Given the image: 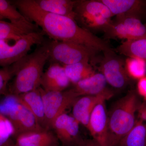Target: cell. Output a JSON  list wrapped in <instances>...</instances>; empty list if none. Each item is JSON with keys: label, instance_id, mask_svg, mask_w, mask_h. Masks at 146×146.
<instances>
[{"label": "cell", "instance_id": "6da1fadb", "mask_svg": "<svg viewBox=\"0 0 146 146\" xmlns=\"http://www.w3.org/2000/svg\"><path fill=\"white\" fill-rule=\"evenodd\" d=\"M13 3L25 17L40 27L53 40L73 42L103 52L113 50L107 42L80 26L75 20L46 12L34 0H18Z\"/></svg>", "mask_w": 146, "mask_h": 146}, {"label": "cell", "instance_id": "7a4b0ae2", "mask_svg": "<svg viewBox=\"0 0 146 146\" xmlns=\"http://www.w3.org/2000/svg\"><path fill=\"white\" fill-rule=\"evenodd\" d=\"M49 58L48 43L44 42L33 52L12 64L15 75L9 94L18 96L40 87L44 67Z\"/></svg>", "mask_w": 146, "mask_h": 146}, {"label": "cell", "instance_id": "3957f363", "mask_svg": "<svg viewBox=\"0 0 146 146\" xmlns=\"http://www.w3.org/2000/svg\"><path fill=\"white\" fill-rule=\"evenodd\" d=\"M141 102L136 91L132 90L115 103L108 114L109 146H118L133 128Z\"/></svg>", "mask_w": 146, "mask_h": 146}, {"label": "cell", "instance_id": "277c9868", "mask_svg": "<svg viewBox=\"0 0 146 146\" xmlns=\"http://www.w3.org/2000/svg\"><path fill=\"white\" fill-rule=\"evenodd\" d=\"M75 21L80 26L91 31V30L105 31L112 21L113 15L100 0H78L74 9Z\"/></svg>", "mask_w": 146, "mask_h": 146}, {"label": "cell", "instance_id": "5b68a950", "mask_svg": "<svg viewBox=\"0 0 146 146\" xmlns=\"http://www.w3.org/2000/svg\"><path fill=\"white\" fill-rule=\"evenodd\" d=\"M0 114L9 121L14 129L15 138L28 131L44 130L34 115L16 99L9 94L0 102Z\"/></svg>", "mask_w": 146, "mask_h": 146}, {"label": "cell", "instance_id": "8992f818", "mask_svg": "<svg viewBox=\"0 0 146 146\" xmlns=\"http://www.w3.org/2000/svg\"><path fill=\"white\" fill-rule=\"evenodd\" d=\"M48 43V61L64 66L88 61L98 51L72 42L52 40Z\"/></svg>", "mask_w": 146, "mask_h": 146}, {"label": "cell", "instance_id": "52a82bcc", "mask_svg": "<svg viewBox=\"0 0 146 146\" xmlns=\"http://www.w3.org/2000/svg\"><path fill=\"white\" fill-rule=\"evenodd\" d=\"M44 103L47 129L51 130L53 123L60 115L80 97L72 89L63 91H47L39 87Z\"/></svg>", "mask_w": 146, "mask_h": 146}, {"label": "cell", "instance_id": "ba28073f", "mask_svg": "<svg viewBox=\"0 0 146 146\" xmlns=\"http://www.w3.org/2000/svg\"><path fill=\"white\" fill-rule=\"evenodd\" d=\"M100 66L101 73L107 83L116 89H121L129 82L125 69V62L115 53V50L103 52Z\"/></svg>", "mask_w": 146, "mask_h": 146}, {"label": "cell", "instance_id": "9c48e42d", "mask_svg": "<svg viewBox=\"0 0 146 146\" xmlns=\"http://www.w3.org/2000/svg\"><path fill=\"white\" fill-rule=\"evenodd\" d=\"M104 32L107 38L126 41L146 39V26L136 17H116Z\"/></svg>", "mask_w": 146, "mask_h": 146}, {"label": "cell", "instance_id": "30bf717a", "mask_svg": "<svg viewBox=\"0 0 146 146\" xmlns=\"http://www.w3.org/2000/svg\"><path fill=\"white\" fill-rule=\"evenodd\" d=\"M43 33L39 31L22 36L0 54V67L10 66L28 54L32 47L44 43Z\"/></svg>", "mask_w": 146, "mask_h": 146}, {"label": "cell", "instance_id": "8fae6325", "mask_svg": "<svg viewBox=\"0 0 146 146\" xmlns=\"http://www.w3.org/2000/svg\"><path fill=\"white\" fill-rule=\"evenodd\" d=\"M80 123L72 116L64 113L58 117L52 129L63 146H74L83 140L80 136Z\"/></svg>", "mask_w": 146, "mask_h": 146}, {"label": "cell", "instance_id": "7c38bea8", "mask_svg": "<svg viewBox=\"0 0 146 146\" xmlns=\"http://www.w3.org/2000/svg\"><path fill=\"white\" fill-rule=\"evenodd\" d=\"M105 101H102L96 106L91 113L87 127L92 139L100 146H109Z\"/></svg>", "mask_w": 146, "mask_h": 146}, {"label": "cell", "instance_id": "4fadbf2b", "mask_svg": "<svg viewBox=\"0 0 146 146\" xmlns=\"http://www.w3.org/2000/svg\"><path fill=\"white\" fill-rule=\"evenodd\" d=\"M110 91L105 94L95 96L79 97L72 106V116L79 123L87 128L91 113L97 104L106 100L113 96Z\"/></svg>", "mask_w": 146, "mask_h": 146}, {"label": "cell", "instance_id": "5bb4252c", "mask_svg": "<svg viewBox=\"0 0 146 146\" xmlns=\"http://www.w3.org/2000/svg\"><path fill=\"white\" fill-rule=\"evenodd\" d=\"M70 84L63 66L57 63H50L42 76L40 87L47 91H63Z\"/></svg>", "mask_w": 146, "mask_h": 146}, {"label": "cell", "instance_id": "9a60e30c", "mask_svg": "<svg viewBox=\"0 0 146 146\" xmlns=\"http://www.w3.org/2000/svg\"><path fill=\"white\" fill-rule=\"evenodd\" d=\"M116 17L139 18L146 7V1L141 0H100Z\"/></svg>", "mask_w": 146, "mask_h": 146}, {"label": "cell", "instance_id": "2e32d148", "mask_svg": "<svg viewBox=\"0 0 146 146\" xmlns=\"http://www.w3.org/2000/svg\"><path fill=\"white\" fill-rule=\"evenodd\" d=\"M15 138L17 146H58L59 142L54 132L47 129L21 133Z\"/></svg>", "mask_w": 146, "mask_h": 146}, {"label": "cell", "instance_id": "e0dca14e", "mask_svg": "<svg viewBox=\"0 0 146 146\" xmlns=\"http://www.w3.org/2000/svg\"><path fill=\"white\" fill-rule=\"evenodd\" d=\"M14 96L19 102L34 115L40 125L47 129L44 107L39 87L25 94Z\"/></svg>", "mask_w": 146, "mask_h": 146}, {"label": "cell", "instance_id": "ac0fdd59", "mask_svg": "<svg viewBox=\"0 0 146 146\" xmlns=\"http://www.w3.org/2000/svg\"><path fill=\"white\" fill-rule=\"evenodd\" d=\"M107 82L101 73H96L74 85L73 89L79 96H95L110 91L106 87Z\"/></svg>", "mask_w": 146, "mask_h": 146}, {"label": "cell", "instance_id": "d6986e66", "mask_svg": "<svg viewBox=\"0 0 146 146\" xmlns=\"http://www.w3.org/2000/svg\"><path fill=\"white\" fill-rule=\"evenodd\" d=\"M38 28L31 22L16 24L0 20V40L16 42L24 35L39 31Z\"/></svg>", "mask_w": 146, "mask_h": 146}, {"label": "cell", "instance_id": "ffe728a7", "mask_svg": "<svg viewBox=\"0 0 146 146\" xmlns=\"http://www.w3.org/2000/svg\"><path fill=\"white\" fill-rule=\"evenodd\" d=\"M42 10L48 13L66 16L75 20L74 9L77 1L72 0H34Z\"/></svg>", "mask_w": 146, "mask_h": 146}, {"label": "cell", "instance_id": "44dd1931", "mask_svg": "<svg viewBox=\"0 0 146 146\" xmlns=\"http://www.w3.org/2000/svg\"><path fill=\"white\" fill-rule=\"evenodd\" d=\"M116 51L129 58L141 59L146 63V39L125 41Z\"/></svg>", "mask_w": 146, "mask_h": 146}, {"label": "cell", "instance_id": "7402d4cb", "mask_svg": "<svg viewBox=\"0 0 146 146\" xmlns=\"http://www.w3.org/2000/svg\"><path fill=\"white\" fill-rule=\"evenodd\" d=\"M118 146H146V123L136 119L133 128Z\"/></svg>", "mask_w": 146, "mask_h": 146}, {"label": "cell", "instance_id": "603a6c76", "mask_svg": "<svg viewBox=\"0 0 146 146\" xmlns=\"http://www.w3.org/2000/svg\"><path fill=\"white\" fill-rule=\"evenodd\" d=\"M89 62L82 61L63 66L71 83L75 85L96 73Z\"/></svg>", "mask_w": 146, "mask_h": 146}, {"label": "cell", "instance_id": "cb8c5ba5", "mask_svg": "<svg viewBox=\"0 0 146 146\" xmlns=\"http://www.w3.org/2000/svg\"><path fill=\"white\" fill-rule=\"evenodd\" d=\"M7 19L11 23L24 24L31 22L19 11L14 5L6 0H0V20Z\"/></svg>", "mask_w": 146, "mask_h": 146}, {"label": "cell", "instance_id": "d4e9b609", "mask_svg": "<svg viewBox=\"0 0 146 146\" xmlns=\"http://www.w3.org/2000/svg\"><path fill=\"white\" fill-rule=\"evenodd\" d=\"M125 69L129 78L138 80L146 76V63L139 58H128L125 62Z\"/></svg>", "mask_w": 146, "mask_h": 146}, {"label": "cell", "instance_id": "484cf974", "mask_svg": "<svg viewBox=\"0 0 146 146\" xmlns=\"http://www.w3.org/2000/svg\"><path fill=\"white\" fill-rule=\"evenodd\" d=\"M14 136V129L9 121L0 114V146H3L11 141Z\"/></svg>", "mask_w": 146, "mask_h": 146}, {"label": "cell", "instance_id": "4316f807", "mask_svg": "<svg viewBox=\"0 0 146 146\" xmlns=\"http://www.w3.org/2000/svg\"><path fill=\"white\" fill-rule=\"evenodd\" d=\"M15 74L13 65L0 68V96L5 94L9 82Z\"/></svg>", "mask_w": 146, "mask_h": 146}, {"label": "cell", "instance_id": "83f0119b", "mask_svg": "<svg viewBox=\"0 0 146 146\" xmlns=\"http://www.w3.org/2000/svg\"><path fill=\"white\" fill-rule=\"evenodd\" d=\"M136 92L146 101V76L138 80Z\"/></svg>", "mask_w": 146, "mask_h": 146}, {"label": "cell", "instance_id": "f1b7e54d", "mask_svg": "<svg viewBox=\"0 0 146 146\" xmlns=\"http://www.w3.org/2000/svg\"><path fill=\"white\" fill-rule=\"evenodd\" d=\"M138 119L146 123V101L141 102L137 110Z\"/></svg>", "mask_w": 146, "mask_h": 146}, {"label": "cell", "instance_id": "f546056e", "mask_svg": "<svg viewBox=\"0 0 146 146\" xmlns=\"http://www.w3.org/2000/svg\"><path fill=\"white\" fill-rule=\"evenodd\" d=\"M74 146H100L93 139H83Z\"/></svg>", "mask_w": 146, "mask_h": 146}, {"label": "cell", "instance_id": "4dcf8cb0", "mask_svg": "<svg viewBox=\"0 0 146 146\" xmlns=\"http://www.w3.org/2000/svg\"><path fill=\"white\" fill-rule=\"evenodd\" d=\"M9 41L0 40V54L6 49L10 44L8 43Z\"/></svg>", "mask_w": 146, "mask_h": 146}, {"label": "cell", "instance_id": "1f68e13d", "mask_svg": "<svg viewBox=\"0 0 146 146\" xmlns=\"http://www.w3.org/2000/svg\"><path fill=\"white\" fill-rule=\"evenodd\" d=\"M3 146H17L15 145V144L13 143L12 142H11V141H9V143H7L6 144H5V145Z\"/></svg>", "mask_w": 146, "mask_h": 146}]
</instances>
